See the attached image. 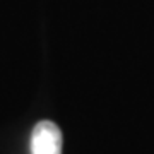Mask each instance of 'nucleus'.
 I'll list each match as a JSON object with an SVG mask.
<instances>
[{
	"mask_svg": "<svg viewBox=\"0 0 154 154\" xmlns=\"http://www.w3.org/2000/svg\"><path fill=\"white\" fill-rule=\"evenodd\" d=\"M62 132L50 120L36 123L31 134V154H62Z\"/></svg>",
	"mask_w": 154,
	"mask_h": 154,
	"instance_id": "obj_1",
	"label": "nucleus"
}]
</instances>
